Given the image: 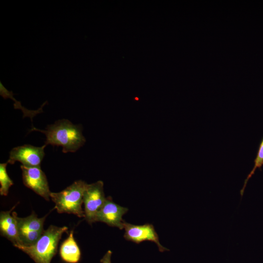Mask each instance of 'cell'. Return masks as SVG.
I'll return each mask as SVG.
<instances>
[{
    "label": "cell",
    "instance_id": "1",
    "mask_svg": "<svg viewBox=\"0 0 263 263\" xmlns=\"http://www.w3.org/2000/svg\"><path fill=\"white\" fill-rule=\"evenodd\" d=\"M33 130L45 134L46 145L61 146L64 153L76 151L86 141L82 134V127L73 124L67 119L58 120L49 125L45 130L34 127L31 131Z\"/></svg>",
    "mask_w": 263,
    "mask_h": 263
},
{
    "label": "cell",
    "instance_id": "2",
    "mask_svg": "<svg viewBox=\"0 0 263 263\" xmlns=\"http://www.w3.org/2000/svg\"><path fill=\"white\" fill-rule=\"evenodd\" d=\"M67 226L51 225L38 240L30 246L19 245L16 247L27 254L36 263H51L57 253L59 240Z\"/></svg>",
    "mask_w": 263,
    "mask_h": 263
},
{
    "label": "cell",
    "instance_id": "3",
    "mask_svg": "<svg viewBox=\"0 0 263 263\" xmlns=\"http://www.w3.org/2000/svg\"><path fill=\"white\" fill-rule=\"evenodd\" d=\"M87 185L85 182L78 180L60 192H51L50 198L55 203V208L57 212L73 214L79 218H85L82 205Z\"/></svg>",
    "mask_w": 263,
    "mask_h": 263
},
{
    "label": "cell",
    "instance_id": "4",
    "mask_svg": "<svg viewBox=\"0 0 263 263\" xmlns=\"http://www.w3.org/2000/svg\"><path fill=\"white\" fill-rule=\"evenodd\" d=\"M101 181L88 184L83 196L85 219L90 224L95 222L96 215L105 203L107 198Z\"/></svg>",
    "mask_w": 263,
    "mask_h": 263
},
{
    "label": "cell",
    "instance_id": "5",
    "mask_svg": "<svg viewBox=\"0 0 263 263\" xmlns=\"http://www.w3.org/2000/svg\"><path fill=\"white\" fill-rule=\"evenodd\" d=\"M45 144L41 147L24 145L14 148L10 152L7 163L14 164L16 161L28 167H40V164L45 155Z\"/></svg>",
    "mask_w": 263,
    "mask_h": 263
},
{
    "label": "cell",
    "instance_id": "6",
    "mask_svg": "<svg viewBox=\"0 0 263 263\" xmlns=\"http://www.w3.org/2000/svg\"><path fill=\"white\" fill-rule=\"evenodd\" d=\"M24 185L36 193L49 201L51 191L45 174L40 167L20 166Z\"/></svg>",
    "mask_w": 263,
    "mask_h": 263
},
{
    "label": "cell",
    "instance_id": "7",
    "mask_svg": "<svg viewBox=\"0 0 263 263\" xmlns=\"http://www.w3.org/2000/svg\"><path fill=\"white\" fill-rule=\"evenodd\" d=\"M123 228L125 229L124 237L127 241L137 244L144 241H150L156 244L160 252L169 250L160 243L159 236L153 225L150 224L135 225L124 221Z\"/></svg>",
    "mask_w": 263,
    "mask_h": 263
},
{
    "label": "cell",
    "instance_id": "8",
    "mask_svg": "<svg viewBox=\"0 0 263 263\" xmlns=\"http://www.w3.org/2000/svg\"><path fill=\"white\" fill-rule=\"evenodd\" d=\"M128 210L127 207L115 203L111 197H107L96 215L95 222H103L110 226L122 229L124 221L122 217Z\"/></svg>",
    "mask_w": 263,
    "mask_h": 263
},
{
    "label": "cell",
    "instance_id": "9",
    "mask_svg": "<svg viewBox=\"0 0 263 263\" xmlns=\"http://www.w3.org/2000/svg\"><path fill=\"white\" fill-rule=\"evenodd\" d=\"M15 206L8 211L0 212V231L1 236L11 241L16 247L20 245V242L17 219L18 214L16 212L12 211Z\"/></svg>",
    "mask_w": 263,
    "mask_h": 263
},
{
    "label": "cell",
    "instance_id": "10",
    "mask_svg": "<svg viewBox=\"0 0 263 263\" xmlns=\"http://www.w3.org/2000/svg\"><path fill=\"white\" fill-rule=\"evenodd\" d=\"M61 260L66 263H78L81 259V253L74 237L73 230L62 243L59 248Z\"/></svg>",
    "mask_w": 263,
    "mask_h": 263
},
{
    "label": "cell",
    "instance_id": "11",
    "mask_svg": "<svg viewBox=\"0 0 263 263\" xmlns=\"http://www.w3.org/2000/svg\"><path fill=\"white\" fill-rule=\"evenodd\" d=\"M46 217L38 218L34 212L24 218L17 216L19 233L30 231L43 232V225Z\"/></svg>",
    "mask_w": 263,
    "mask_h": 263
},
{
    "label": "cell",
    "instance_id": "12",
    "mask_svg": "<svg viewBox=\"0 0 263 263\" xmlns=\"http://www.w3.org/2000/svg\"><path fill=\"white\" fill-rule=\"evenodd\" d=\"M7 164L6 162L0 164V194L1 196H7L9 188L14 184L7 172Z\"/></svg>",
    "mask_w": 263,
    "mask_h": 263
},
{
    "label": "cell",
    "instance_id": "13",
    "mask_svg": "<svg viewBox=\"0 0 263 263\" xmlns=\"http://www.w3.org/2000/svg\"><path fill=\"white\" fill-rule=\"evenodd\" d=\"M263 165V138L262 139L261 143L260 144L259 149L257 152L256 157L254 160V165L253 168L247 176L246 178L244 180V184L242 188L240 190V194L241 197L243 196L244 189L246 187L247 183L249 179L254 174L256 169L258 168L261 169V168Z\"/></svg>",
    "mask_w": 263,
    "mask_h": 263
},
{
    "label": "cell",
    "instance_id": "14",
    "mask_svg": "<svg viewBox=\"0 0 263 263\" xmlns=\"http://www.w3.org/2000/svg\"><path fill=\"white\" fill-rule=\"evenodd\" d=\"M0 94L4 99L10 98L15 102L17 101L16 99L13 97V93L12 91L10 92L8 91L2 85L1 82H0Z\"/></svg>",
    "mask_w": 263,
    "mask_h": 263
},
{
    "label": "cell",
    "instance_id": "15",
    "mask_svg": "<svg viewBox=\"0 0 263 263\" xmlns=\"http://www.w3.org/2000/svg\"><path fill=\"white\" fill-rule=\"evenodd\" d=\"M112 255V252L111 250H108L100 260V262L101 263H111Z\"/></svg>",
    "mask_w": 263,
    "mask_h": 263
}]
</instances>
